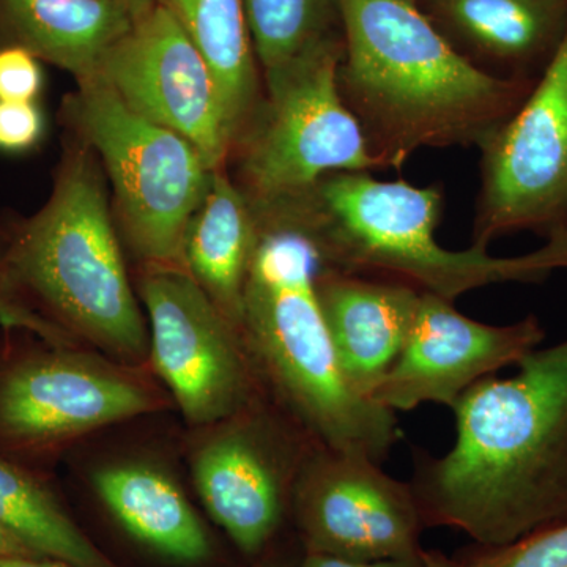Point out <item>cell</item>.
<instances>
[{
	"label": "cell",
	"instance_id": "obj_1",
	"mask_svg": "<svg viewBox=\"0 0 567 567\" xmlns=\"http://www.w3.org/2000/svg\"><path fill=\"white\" fill-rule=\"evenodd\" d=\"M517 368L461 395L445 456L415 451L409 483L424 528L503 548L567 520V339Z\"/></svg>",
	"mask_w": 567,
	"mask_h": 567
},
{
	"label": "cell",
	"instance_id": "obj_2",
	"mask_svg": "<svg viewBox=\"0 0 567 567\" xmlns=\"http://www.w3.org/2000/svg\"><path fill=\"white\" fill-rule=\"evenodd\" d=\"M341 13L339 91L385 169L423 148H480L537 80L481 69L415 0H341Z\"/></svg>",
	"mask_w": 567,
	"mask_h": 567
},
{
	"label": "cell",
	"instance_id": "obj_3",
	"mask_svg": "<svg viewBox=\"0 0 567 567\" xmlns=\"http://www.w3.org/2000/svg\"><path fill=\"white\" fill-rule=\"evenodd\" d=\"M257 219L238 331L265 393L317 445L382 464L401 429L342 372L317 297L315 246L289 224Z\"/></svg>",
	"mask_w": 567,
	"mask_h": 567
},
{
	"label": "cell",
	"instance_id": "obj_4",
	"mask_svg": "<svg viewBox=\"0 0 567 567\" xmlns=\"http://www.w3.org/2000/svg\"><path fill=\"white\" fill-rule=\"evenodd\" d=\"M3 278L14 300L70 344L151 369V339L91 148L62 162L50 200L10 230Z\"/></svg>",
	"mask_w": 567,
	"mask_h": 567
},
{
	"label": "cell",
	"instance_id": "obj_5",
	"mask_svg": "<svg viewBox=\"0 0 567 567\" xmlns=\"http://www.w3.org/2000/svg\"><path fill=\"white\" fill-rule=\"evenodd\" d=\"M442 215L435 186L377 181L371 173L327 174L292 199L257 212L300 230L320 267L450 301L492 284L537 282L554 274L544 248L517 257H495L476 245L443 248L435 237Z\"/></svg>",
	"mask_w": 567,
	"mask_h": 567
},
{
	"label": "cell",
	"instance_id": "obj_6",
	"mask_svg": "<svg viewBox=\"0 0 567 567\" xmlns=\"http://www.w3.org/2000/svg\"><path fill=\"white\" fill-rule=\"evenodd\" d=\"M342 55L341 33L264 71L267 96L240 136V189L254 212L292 199L327 174L385 169L342 100Z\"/></svg>",
	"mask_w": 567,
	"mask_h": 567
},
{
	"label": "cell",
	"instance_id": "obj_7",
	"mask_svg": "<svg viewBox=\"0 0 567 567\" xmlns=\"http://www.w3.org/2000/svg\"><path fill=\"white\" fill-rule=\"evenodd\" d=\"M171 402L151 369L35 336L0 353V453L25 465L48 461L85 436Z\"/></svg>",
	"mask_w": 567,
	"mask_h": 567
},
{
	"label": "cell",
	"instance_id": "obj_8",
	"mask_svg": "<svg viewBox=\"0 0 567 567\" xmlns=\"http://www.w3.org/2000/svg\"><path fill=\"white\" fill-rule=\"evenodd\" d=\"M78 84L66 115L110 175L126 244L144 268H185L186 230L213 171L188 141L137 115L100 78Z\"/></svg>",
	"mask_w": 567,
	"mask_h": 567
},
{
	"label": "cell",
	"instance_id": "obj_9",
	"mask_svg": "<svg viewBox=\"0 0 567 567\" xmlns=\"http://www.w3.org/2000/svg\"><path fill=\"white\" fill-rule=\"evenodd\" d=\"M189 470L208 516L246 557H260L290 514L295 484L317 443L268 395L192 429Z\"/></svg>",
	"mask_w": 567,
	"mask_h": 567
},
{
	"label": "cell",
	"instance_id": "obj_10",
	"mask_svg": "<svg viewBox=\"0 0 567 567\" xmlns=\"http://www.w3.org/2000/svg\"><path fill=\"white\" fill-rule=\"evenodd\" d=\"M137 295L147 312L151 371L189 429L218 423L267 395L240 331L186 268H144Z\"/></svg>",
	"mask_w": 567,
	"mask_h": 567
},
{
	"label": "cell",
	"instance_id": "obj_11",
	"mask_svg": "<svg viewBox=\"0 0 567 567\" xmlns=\"http://www.w3.org/2000/svg\"><path fill=\"white\" fill-rule=\"evenodd\" d=\"M480 151L473 245L567 230V32L527 99Z\"/></svg>",
	"mask_w": 567,
	"mask_h": 567
},
{
	"label": "cell",
	"instance_id": "obj_12",
	"mask_svg": "<svg viewBox=\"0 0 567 567\" xmlns=\"http://www.w3.org/2000/svg\"><path fill=\"white\" fill-rule=\"evenodd\" d=\"M290 516L312 554L385 561L423 550L412 486L368 457L317 446L295 484Z\"/></svg>",
	"mask_w": 567,
	"mask_h": 567
},
{
	"label": "cell",
	"instance_id": "obj_13",
	"mask_svg": "<svg viewBox=\"0 0 567 567\" xmlns=\"http://www.w3.org/2000/svg\"><path fill=\"white\" fill-rule=\"evenodd\" d=\"M95 76L137 115L188 141L212 171L238 142L210 66L159 3L104 55Z\"/></svg>",
	"mask_w": 567,
	"mask_h": 567
},
{
	"label": "cell",
	"instance_id": "obj_14",
	"mask_svg": "<svg viewBox=\"0 0 567 567\" xmlns=\"http://www.w3.org/2000/svg\"><path fill=\"white\" fill-rule=\"evenodd\" d=\"M544 338L546 331L535 316L488 324L458 312L454 301L421 293L404 349L371 399L393 413L423 404L453 409L465 391L499 369L520 363Z\"/></svg>",
	"mask_w": 567,
	"mask_h": 567
},
{
	"label": "cell",
	"instance_id": "obj_15",
	"mask_svg": "<svg viewBox=\"0 0 567 567\" xmlns=\"http://www.w3.org/2000/svg\"><path fill=\"white\" fill-rule=\"evenodd\" d=\"M316 290L346 379L371 399L404 349L421 293L404 284L324 267L317 271Z\"/></svg>",
	"mask_w": 567,
	"mask_h": 567
},
{
	"label": "cell",
	"instance_id": "obj_16",
	"mask_svg": "<svg viewBox=\"0 0 567 567\" xmlns=\"http://www.w3.org/2000/svg\"><path fill=\"white\" fill-rule=\"evenodd\" d=\"M454 47L481 69L532 78L567 32V0H420Z\"/></svg>",
	"mask_w": 567,
	"mask_h": 567
},
{
	"label": "cell",
	"instance_id": "obj_17",
	"mask_svg": "<svg viewBox=\"0 0 567 567\" xmlns=\"http://www.w3.org/2000/svg\"><path fill=\"white\" fill-rule=\"evenodd\" d=\"M91 484L104 509L133 539L178 565L210 558L212 540L177 477L151 458L96 466Z\"/></svg>",
	"mask_w": 567,
	"mask_h": 567
},
{
	"label": "cell",
	"instance_id": "obj_18",
	"mask_svg": "<svg viewBox=\"0 0 567 567\" xmlns=\"http://www.w3.org/2000/svg\"><path fill=\"white\" fill-rule=\"evenodd\" d=\"M134 22L115 0H0V47L24 48L82 81Z\"/></svg>",
	"mask_w": 567,
	"mask_h": 567
},
{
	"label": "cell",
	"instance_id": "obj_19",
	"mask_svg": "<svg viewBox=\"0 0 567 567\" xmlns=\"http://www.w3.org/2000/svg\"><path fill=\"white\" fill-rule=\"evenodd\" d=\"M260 224L245 193L213 171L203 203L186 230L185 268L213 305L238 328Z\"/></svg>",
	"mask_w": 567,
	"mask_h": 567
},
{
	"label": "cell",
	"instance_id": "obj_20",
	"mask_svg": "<svg viewBox=\"0 0 567 567\" xmlns=\"http://www.w3.org/2000/svg\"><path fill=\"white\" fill-rule=\"evenodd\" d=\"M181 24L218 82L238 140L259 104V61L245 0H156Z\"/></svg>",
	"mask_w": 567,
	"mask_h": 567
},
{
	"label": "cell",
	"instance_id": "obj_21",
	"mask_svg": "<svg viewBox=\"0 0 567 567\" xmlns=\"http://www.w3.org/2000/svg\"><path fill=\"white\" fill-rule=\"evenodd\" d=\"M0 528L37 557L73 567H115L63 509L31 466L0 453Z\"/></svg>",
	"mask_w": 567,
	"mask_h": 567
},
{
	"label": "cell",
	"instance_id": "obj_22",
	"mask_svg": "<svg viewBox=\"0 0 567 567\" xmlns=\"http://www.w3.org/2000/svg\"><path fill=\"white\" fill-rule=\"evenodd\" d=\"M245 9L262 71L342 33L341 0H245Z\"/></svg>",
	"mask_w": 567,
	"mask_h": 567
},
{
	"label": "cell",
	"instance_id": "obj_23",
	"mask_svg": "<svg viewBox=\"0 0 567 567\" xmlns=\"http://www.w3.org/2000/svg\"><path fill=\"white\" fill-rule=\"evenodd\" d=\"M483 567H567V520L539 529L513 546L487 548Z\"/></svg>",
	"mask_w": 567,
	"mask_h": 567
},
{
	"label": "cell",
	"instance_id": "obj_24",
	"mask_svg": "<svg viewBox=\"0 0 567 567\" xmlns=\"http://www.w3.org/2000/svg\"><path fill=\"white\" fill-rule=\"evenodd\" d=\"M40 59L20 47H0V102L35 103L43 91Z\"/></svg>",
	"mask_w": 567,
	"mask_h": 567
},
{
	"label": "cell",
	"instance_id": "obj_25",
	"mask_svg": "<svg viewBox=\"0 0 567 567\" xmlns=\"http://www.w3.org/2000/svg\"><path fill=\"white\" fill-rule=\"evenodd\" d=\"M43 134V112L37 103L0 102V152H31Z\"/></svg>",
	"mask_w": 567,
	"mask_h": 567
},
{
	"label": "cell",
	"instance_id": "obj_26",
	"mask_svg": "<svg viewBox=\"0 0 567 567\" xmlns=\"http://www.w3.org/2000/svg\"><path fill=\"white\" fill-rule=\"evenodd\" d=\"M10 233L0 234V324L6 330L25 331V333L37 336L43 341L54 346H73L62 338L54 328L43 322L40 317L32 315L31 311L18 303L13 295L7 289L6 278H3V259H6L7 245H9Z\"/></svg>",
	"mask_w": 567,
	"mask_h": 567
},
{
	"label": "cell",
	"instance_id": "obj_27",
	"mask_svg": "<svg viewBox=\"0 0 567 567\" xmlns=\"http://www.w3.org/2000/svg\"><path fill=\"white\" fill-rule=\"evenodd\" d=\"M423 551V550H421ZM421 554L404 559H385V561H358L333 557V555L312 554L305 551L303 558L292 567H421Z\"/></svg>",
	"mask_w": 567,
	"mask_h": 567
},
{
	"label": "cell",
	"instance_id": "obj_28",
	"mask_svg": "<svg viewBox=\"0 0 567 567\" xmlns=\"http://www.w3.org/2000/svg\"><path fill=\"white\" fill-rule=\"evenodd\" d=\"M421 567H483L480 555L473 558H451L442 551H421Z\"/></svg>",
	"mask_w": 567,
	"mask_h": 567
},
{
	"label": "cell",
	"instance_id": "obj_29",
	"mask_svg": "<svg viewBox=\"0 0 567 567\" xmlns=\"http://www.w3.org/2000/svg\"><path fill=\"white\" fill-rule=\"evenodd\" d=\"M0 567H73L58 559L41 557H21V555H0Z\"/></svg>",
	"mask_w": 567,
	"mask_h": 567
},
{
	"label": "cell",
	"instance_id": "obj_30",
	"mask_svg": "<svg viewBox=\"0 0 567 567\" xmlns=\"http://www.w3.org/2000/svg\"><path fill=\"white\" fill-rule=\"evenodd\" d=\"M546 246L554 256L557 270H567V230L548 237Z\"/></svg>",
	"mask_w": 567,
	"mask_h": 567
},
{
	"label": "cell",
	"instance_id": "obj_31",
	"mask_svg": "<svg viewBox=\"0 0 567 567\" xmlns=\"http://www.w3.org/2000/svg\"><path fill=\"white\" fill-rule=\"evenodd\" d=\"M0 555H21V557H37L35 554L24 546L20 539L10 535L6 529L0 528Z\"/></svg>",
	"mask_w": 567,
	"mask_h": 567
},
{
	"label": "cell",
	"instance_id": "obj_32",
	"mask_svg": "<svg viewBox=\"0 0 567 567\" xmlns=\"http://www.w3.org/2000/svg\"><path fill=\"white\" fill-rule=\"evenodd\" d=\"M123 9L132 14L134 21H140L156 7V0H115Z\"/></svg>",
	"mask_w": 567,
	"mask_h": 567
},
{
	"label": "cell",
	"instance_id": "obj_33",
	"mask_svg": "<svg viewBox=\"0 0 567 567\" xmlns=\"http://www.w3.org/2000/svg\"><path fill=\"white\" fill-rule=\"evenodd\" d=\"M254 567H287V566L284 565L281 559H279L278 557H267V558L260 559V561L257 563V565Z\"/></svg>",
	"mask_w": 567,
	"mask_h": 567
},
{
	"label": "cell",
	"instance_id": "obj_34",
	"mask_svg": "<svg viewBox=\"0 0 567 567\" xmlns=\"http://www.w3.org/2000/svg\"><path fill=\"white\" fill-rule=\"evenodd\" d=\"M415 2H420V0H415Z\"/></svg>",
	"mask_w": 567,
	"mask_h": 567
}]
</instances>
